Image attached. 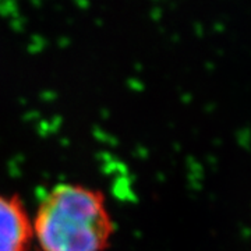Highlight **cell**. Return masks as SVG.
Returning a JSON list of instances; mask_svg holds the SVG:
<instances>
[{"instance_id": "obj_1", "label": "cell", "mask_w": 251, "mask_h": 251, "mask_svg": "<svg viewBox=\"0 0 251 251\" xmlns=\"http://www.w3.org/2000/svg\"><path fill=\"white\" fill-rule=\"evenodd\" d=\"M32 227L41 251H106L116 234L108 198L81 183L50 188L32 214Z\"/></svg>"}, {"instance_id": "obj_2", "label": "cell", "mask_w": 251, "mask_h": 251, "mask_svg": "<svg viewBox=\"0 0 251 251\" xmlns=\"http://www.w3.org/2000/svg\"><path fill=\"white\" fill-rule=\"evenodd\" d=\"M32 215L18 194L0 193V251H31Z\"/></svg>"}]
</instances>
